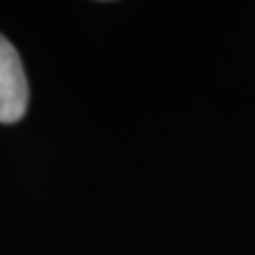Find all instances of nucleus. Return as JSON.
<instances>
[{"label":"nucleus","instance_id":"nucleus-1","mask_svg":"<svg viewBox=\"0 0 255 255\" xmlns=\"http://www.w3.org/2000/svg\"><path fill=\"white\" fill-rule=\"evenodd\" d=\"M28 79L17 49L0 34V124H15L26 115Z\"/></svg>","mask_w":255,"mask_h":255}]
</instances>
